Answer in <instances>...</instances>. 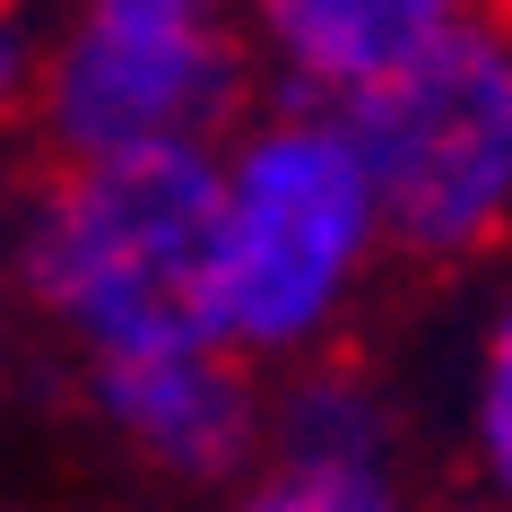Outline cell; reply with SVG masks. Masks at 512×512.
I'll return each instance as SVG.
<instances>
[{"label": "cell", "instance_id": "4", "mask_svg": "<svg viewBox=\"0 0 512 512\" xmlns=\"http://www.w3.org/2000/svg\"><path fill=\"white\" fill-rule=\"evenodd\" d=\"M365 174L339 131H278L252 148L243 191L226 200V278L217 322L235 339H296L330 304L348 252L365 243Z\"/></svg>", "mask_w": 512, "mask_h": 512}, {"label": "cell", "instance_id": "10", "mask_svg": "<svg viewBox=\"0 0 512 512\" xmlns=\"http://www.w3.org/2000/svg\"><path fill=\"white\" fill-rule=\"evenodd\" d=\"M478 18H486L495 35H504V44H512V0H478Z\"/></svg>", "mask_w": 512, "mask_h": 512}, {"label": "cell", "instance_id": "1", "mask_svg": "<svg viewBox=\"0 0 512 512\" xmlns=\"http://www.w3.org/2000/svg\"><path fill=\"white\" fill-rule=\"evenodd\" d=\"M35 296L96 330V348H191L226 339V183L183 139H139L105 157H35Z\"/></svg>", "mask_w": 512, "mask_h": 512}, {"label": "cell", "instance_id": "3", "mask_svg": "<svg viewBox=\"0 0 512 512\" xmlns=\"http://www.w3.org/2000/svg\"><path fill=\"white\" fill-rule=\"evenodd\" d=\"M243 96V44L209 18V0H87L70 44L35 79L44 148L70 157L235 131Z\"/></svg>", "mask_w": 512, "mask_h": 512}, {"label": "cell", "instance_id": "6", "mask_svg": "<svg viewBox=\"0 0 512 512\" xmlns=\"http://www.w3.org/2000/svg\"><path fill=\"white\" fill-rule=\"evenodd\" d=\"M382 400L365 391V365L348 348H330L313 374L287 391V417H278V478L261 486V504H382Z\"/></svg>", "mask_w": 512, "mask_h": 512}, {"label": "cell", "instance_id": "2", "mask_svg": "<svg viewBox=\"0 0 512 512\" xmlns=\"http://www.w3.org/2000/svg\"><path fill=\"white\" fill-rule=\"evenodd\" d=\"M365 200L400 261H478L512 217V44L486 18H434L417 44L330 87Z\"/></svg>", "mask_w": 512, "mask_h": 512}, {"label": "cell", "instance_id": "9", "mask_svg": "<svg viewBox=\"0 0 512 512\" xmlns=\"http://www.w3.org/2000/svg\"><path fill=\"white\" fill-rule=\"evenodd\" d=\"M18 96H27V79H18V53L0 44V122H9V105H18Z\"/></svg>", "mask_w": 512, "mask_h": 512}, {"label": "cell", "instance_id": "7", "mask_svg": "<svg viewBox=\"0 0 512 512\" xmlns=\"http://www.w3.org/2000/svg\"><path fill=\"white\" fill-rule=\"evenodd\" d=\"M452 0H261V18H270V35L296 53L304 79H365L374 61H391L400 44H417V35L443 18Z\"/></svg>", "mask_w": 512, "mask_h": 512}, {"label": "cell", "instance_id": "8", "mask_svg": "<svg viewBox=\"0 0 512 512\" xmlns=\"http://www.w3.org/2000/svg\"><path fill=\"white\" fill-rule=\"evenodd\" d=\"M486 452H495V469L512 486V322L495 339V365H486Z\"/></svg>", "mask_w": 512, "mask_h": 512}, {"label": "cell", "instance_id": "5", "mask_svg": "<svg viewBox=\"0 0 512 512\" xmlns=\"http://www.w3.org/2000/svg\"><path fill=\"white\" fill-rule=\"evenodd\" d=\"M105 408L122 417L139 452L183 469V478H235V469H252V443H261L252 365L226 339L105 348Z\"/></svg>", "mask_w": 512, "mask_h": 512}]
</instances>
